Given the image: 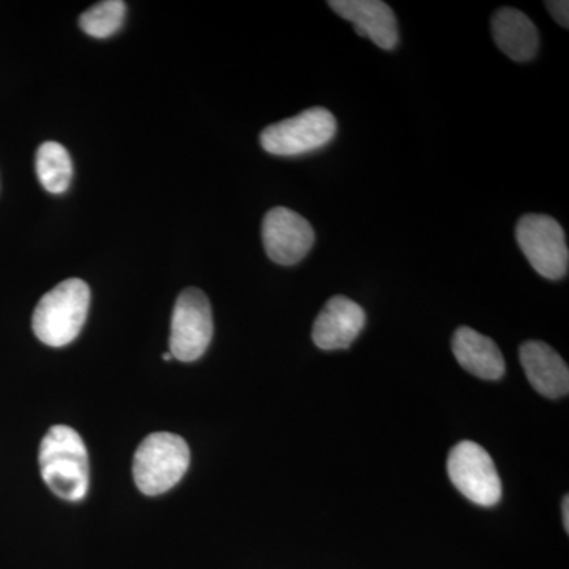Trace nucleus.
<instances>
[{
    "label": "nucleus",
    "mask_w": 569,
    "mask_h": 569,
    "mask_svg": "<svg viewBox=\"0 0 569 569\" xmlns=\"http://www.w3.org/2000/svg\"><path fill=\"white\" fill-rule=\"evenodd\" d=\"M40 473L51 492L62 500L81 501L89 490L88 448L77 430L52 426L40 443Z\"/></svg>",
    "instance_id": "1"
},
{
    "label": "nucleus",
    "mask_w": 569,
    "mask_h": 569,
    "mask_svg": "<svg viewBox=\"0 0 569 569\" xmlns=\"http://www.w3.org/2000/svg\"><path fill=\"white\" fill-rule=\"evenodd\" d=\"M91 306V290L80 279L63 280L40 299L32 317L37 339L48 347L69 346L80 336Z\"/></svg>",
    "instance_id": "2"
},
{
    "label": "nucleus",
    "mask_w": 569,
    "mask_h": 569,
    "mask_svg": "<svg viewBox=\"0 0 569 569\" xmlns=\"http://www.w3.org/2000/svg\"><path fill=\"white\" fill-rule=\"evenodd\" d=\"M189 466L190 449L182 437L151 433L134 452V482L144 496H162L181 481Z\"/></svg>",
    "instance_id": "3"
},
{
    "label": "nucleus",
    "mask_w": 569,
    "mask_h": 569,
    "mask_svg": "<svg viewBox=\"0 0 569 569\" xmlns=\"http://www.w3.org/2000/svg\"><path fill=\"white\" fill-rule=\"evenodd\" d=\"M337 121L326 108H309L295 118L272 123L260 134L266 152L295 157L318 151L335 140Z\"/></svg>",
    "instance_id": "4"
},
{
    "label": "nucleus",
    "mask_w": 569,
    "mask_h": 569,
    "mask_svg": "<svg viewBox=\"0 0 569 569\" xmlns=\"http://www.w3.org/2000/svg\"><path fill=\"white\" fill-rule=\"evenodd\" d=\"M516 239L539 276L560 280L568 274L567 238L556 219L542 213L523 216L516 227Z\"/></svg>",
    "instance_id": "5"
},
{
    "label": "nucleus",
    "mask_w": 569,
    "mask_h": 569,
    "mask_svg": "<svg viewBox=\"0 0 569 569\" xmlns=\"http://www.w3.org/2000/svg\"><path fill=\"white\" fill-rule=\"evenodd\" d=\"M213 335L212 309L208 296L187 288L176 301L171 318L170 353L182 362L200 359Z\"/></svg>",
    "instance_id": "6"
},
{
    "label": "nucleus",
    "mask_w": 569,
    "mask_h": 569,
    "mask_svg": "<svg viewBox=\"0 0 569 569\" xmlns=\"http://www.w3.org/2000/svg\"><path fill=\"white\" fill-rule=\"evenodd\" d=\"M448 475L452 485L479 507H496L501 498V481L496 463L475 441H460L448 456Z\"/></svg>",
    "instance_id": "7"
},
{
    "label": "nucleus",
    "mask_w": 569,
    "mask_h": 569,
    "mask_svg": "<svg viewBox=\"0 0 569 569\" xmlns=\"http://www.w3.org/2000/svg\"><path fill=\"white\" fill-rule=\"evenodd\" d=\"M266 253L277 264L299 263L316 242V231L305 217L288 208H274L263 220Z\"/></svg>",
    "instance_id": "8"
},
{
    "label": "nucleus",
    "mask_w": 569,
    "mask_h": 569,
    "mask_svg": "<svg viewBox=\"0 0 569 569\" xmlns=\"http://www.w3.org/2000/svg\"><path fill=\"white\" fill-rule=\"evenodd\" d=\"M365 325L366 312L361 306L346 296H335L317 317L312 339L321 350H346L361 335Z\"/></svg>",
    "instance_id": "9"
},
{
    "label": "nucleus",
    "mask_w": 569,
    "mask_h": 569,
    "mask_svg": "<svg viewBox=\"0 0 569 569\" xmlns=\"http://www.w3.org/2000/svg\"><path fill=\"white\" fill-rule=\"evenodd\" d=\"M328 6L355 24L358 36L367 37L381 50H395L399 29L395 11L380 0H329Z\"/></svg>",
    "instance_id": "10"
},
{
    "label": "nucleus",
    "mask_w": 569,
    "mask_h": 569,
    "mask_svg": "<svg viewBox=\"0 0 569 569\" xmlns=\"http://www.w3.org/2000/svg\"><path fill=\"white\" fill-rule=\"evenodd\" d=\"M519 358L535 391L549 399L568 396V366L552 347L538 340H530L520 347Z\"/></svg>",
    "instance_id": "11"
},
{
    "label": "nucleus",
    "mask_w": 569,
    "mask_h": 569,
    "mask_svg": "<svg viewBox=\"0 0 569 569\" xmlns=\"http://www.w3.org/2000/svg\"><path fill=\"white\" fill-rule=\"evenodd\" d=\"M452 353L460 367L482 380H500L505 376V359L500 348L488 336L462 326L452 337Z\"/></svg>",
    "instance_id": "12"
},
{
    "label": "nucleus",
    "mask_w": 569,
    "mask_h": 569,
    "mask_svg": "<svg viewBox=\"0 0 569 569\" xmlns=\"http://www.w3.org/2000/svg\"><path fill=\"white\" fill-rule=\"evenodd\" d=\"M492 33L497 47L512 61H531L538 52L537 26L520 10L509 7L498 10L492 18Z\"/></svg>",
    "instance_id": "13"
},
{
    "label": "nucleus",
    "mask_w": 569,
    "mask_h": 569,
    "mask_svg": "<svg viewBox=\"0 0 569 569\" xmlns=\"http://www.w3.org/2000/svg\"><path fill=\"white\" fill-rule=\"evenodd\" d=\"M37 176L44 190L50 193L61 194L70 187L73 176L70 153L62 144L54 141L43 142L37 151Z\"/></svg>",
    "instance_id": "14"
},
{
    "label": "nucleus",
    "mask_w": 569,
    "mask_h": 569,
    "mask_svg": "<svg viewBox=\"0 0 569 569\" xmlns=\"http://www.w3.org/2000/svg\"><path fill=\"white\" fill-rule=\"evenodd\" d=\"M127 6L122 0H104L86 10L80 17V28L96 39H107L121 29Z\"/></svg>",
    "instance_id": "15"
},
{
    "label": "nucleus",
    "mask_w": 569,
    "mask_h": 569,
    "mask_svg": "<svg viewBox=\"0 0 569 569\" xmlns=\"http://www.w3.org/2000/svg\"><path fill=\"white\" fill-rule=\"evenodd\" d=\"M550 17L553 18L561 28H569V2L567 0H550L546 2Z\"/></svg>",
    "instance_id": "16"
},
{
    "label": "nucleus",
    "mask_w": 569,
    "mask_h": 569,
    "mask_svg": "<svg viewBox=\"0 0 569 569\" xmlns=\"http://www.w3.org/2000/svg\"><path fill=\"white\" fill-rule=\"evenodd\" d=\"M561 509H563V526L567 533L569 531V498L568 496L563 498V503H561Z\"/></svg>",
    "instance_id": "17"
},
{
    "label": "nucleus",
    "mask_w": 569,
    "mask_h": 569,
    "mask_svg": "<svg viewBox=\"0 0 569 569\" xmlns=\"http://www.w3.org/2000/svg\"><path fill=\"white\" fill-rule=\"evenodd\" d=\"M163 359L164 361H170V359H173V356H171V353H164Z\"/></svg>",
    "instance_id": "18"
}]
</instances>
